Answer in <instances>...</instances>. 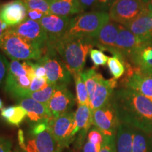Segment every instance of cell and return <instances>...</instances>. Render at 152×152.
<instances>
[{
	"label": "cell",
	"instance_id": "cell-29",
	"mask_svg": "<svg viewBox=\"0 0 152 152\" xmlns=\"http://www.w3.org/2000/svg\"><path fill=\"white\" fill-rule=\"evenodd\" d=\"M56 86H55V85L48 83V85L45 88L37 91V92L30 93L28 97H30L39 102V103L47 105L51 97H52L53 93L54 92L55 89H56Z\"/></svg>",
	"mask_w": 152,
	"mask_h": 152
},
{
	"label": "cell",
	"instance_id": "cell-49",
	"mask_svg": "<svg viewBox=\"0 0 152 152\" xmlns=\"http://www.w3.org/2000/svg\"><path fill=\"white\" fill-rule=\"evenodd\" d=\"M151 137H152V134H151Z\"/></svg>",
	"mask_w": 152,
	"mask_h": 152
},
{
	"label": "cell",
	"instance_id": "cell-4",
	"mask_svg": "<svg viewBox=\"0 0 152 152\" xmlns=\"http://www.w3.org/2000/svg\"><path fill=\"white\" fill-rule=\"evenodd\" d=\"M109 20V13L106 11H94L82 13L73 17L71 26L64 37L79 36L94 39L101 28Z\"/></svg>",
	"mask_w": 152,
	"mask_h": 152
},
{
	"label": "cell",
	"instance_id": "cell-17",
	"mask_svg": "<svg viewBox=\"0 0 152 152\" xmlns=\"http://www.w3.org/2000/svg\"><path fill=\"white\" fill-rule=\"evenodd\" d=\"M18 105L26 110L27 117L32 125L42 122H47L52 118L48 108L30 97H25L18 100Z\"/></svg>",
	"mask_w": 152,
	"mask_h": 152
},
{
	"label": "cell",
	"instance_id": "cell-14",
	"mask_svg": "<svg viewBox=\"0 0 152 152\" xmlns=\"http://www.w3.org/2000/svg\"><path fill=\"white\" fill-rule=\"evenodd\" d=\"M28 18V8L22 0H13L0 9V19L9 28L18 26Z\"/></svg>",
	"mask_w": 152,
	"mask_h": 152
},
{
	"label": "cell",
	"instance_id": "cell-9",
	"mask_svg": "<svg viewBox=\"0 0 152 152\" xmlns=\"http://www.w3.org/2000/svg\"><path fill=\"white\" fill-rule=\"evenodd\" d=\"M92 112V125L106 137H115L120 123L117 113L110 101Z\"/></svg>",
	"mask_w": 152,
	"mask_h": 152
},
{
	"label": "cell",
	"instance_id": "cell-41",
	"mask_svg": "<svg viewBox=\"0 0 152 152\" xmlns=\"http://www.w3.org/2000/svg\"><path fill=\"white\" fill-rule=\"evenodd\" d=\"M78 2L82 9V11H83V12H84L85 10L96 5L97 0H78Z\"/></svg>",
	"mask_w": 152,
	"mask_h": 152
},
{
	"label": "cell",
	"instance_id": "cell-48",
	"mask_svg": "<svg viewBox=\"0 0 152 152\" xmlns=\"http://www.w3.org/2000/svg\"><path fill=\"white\" fill-rule=\"evenodd\" d=\"M14 152H16V151H14Z\"/></svg>",
	"mask_w": 152,
	"mask_h": 152
},
{
	"label": "cell",
	"instance_id": "cell-12",
	"mask_svg": "<svg viewBox=\"0 0 152 152\" xmlns=\"http://www.w3.org/2000/svg\"><path fill=\"white\" fill-rule=\"evenodd\" d=\"M73 17H61L54 14H45L39 23L48 36L47 42H55L65 35L71 26Z\"/></svg>",
	"mask_w": 152,
	"mask_h": 152
},
{
	"label": "cell",
	"instance_id": "cell-23",
	"mask_svg": "<svg viewBox=\"0 0 152 152\" xmlns=\"http://www.w3.org/2000/svg\"><path fill=\"white\" fill-rule=\"evenodd\" d=\"M134 128L126 124L121 123L115 136L116 152H132Z\"/></svg>",
	"mask_w": 152,
	"mask_h": 152
},
{
	"label": "cell",
	"instance_id": "cell-15",
	"mask_svg": "<svg viewBox=\"0 0 152 152\" xmlns=\"http://www.w3.org/2000/svg\"><path fill=\"white\" fill-rule=\"evenodd\" d=\"M132 66L134 71L152 75V42H144L125 59Z\"/></svg>",
	"mask_w": 152,
	"mask_h": 152
},
{
	"label": "cell",
	"instance_id": "cell-24",
	"mask_svg": "<svg viewBox=\"0 0 152 152\" xmlns=\"http://www.w3.org/2000/svg\"><path fill=\"white\" fill-rule=\"evenodd\" d=\"M75 136L81 131L88 132L92 126V112L90 106L86 104L78 105L75 112Z\"/></svg>",
	"mask_w": 152,
	"mask_h": 152
},
{
	"label": "cell",
	"instance_id": "cell-19",
	"mask_svg": "<svg viewBox=\"0 0 152 152\" xmlns=\"http://www.w3.org/2000/svg\"><path fill=\"white\" fill-rule=\"evenodd\" d=\"M143 43L130 30L121 25L114 49L122 55L125 59H128L132 52Z\"/></svg>",
	"mask_w": 152,
	"mask_h": 152
},
{
	"label": "cell",
	"instance_id": "cell-13",
	"mask_svg": "<svg viewBox=\"0 0 152 152\" xmlns=\"http://www.w3.org/2000/svg\"><path fill=\"white\" fill-rule=\"evenodd\" d=\"M117 86L116 80L114 78L106 80L102 76L99 80L92 95L90 96V106L92 111L109 103Z\"/></svg>",
	"mask_w": 152,
	"mask_h": 152
},
{
	"label": "cell",
	"instance_id": "cell-20",
	"mask_svg": "<svg viewBox=\"0 0 152 152\" xmlns=\"http://www.w3.org/2000/svg\"><path fill=\"white\" fill-rule=\"evenodd\" d=\"M121 25L109 20L101 28L97 35L94 38L95 45L101 50H109L114 49Z\"/></svg>",
	"mask_w": 152,
	"mask_h": 152
},
{
	"label": "cell",
	"instance_id": "cell-32",
	"mask_svg": "<svg viewBox=\"0 0 152 152\" xmlns=\"http://www.w3.org/2000/svg\"><path fill=\"white\" fill-rule=\"evenodd\" d=\"M86 139L97 147H102L104 142V136L97 128H95L94 125H92L88 131Z\"/></svg>",
	"mask_w": 152,
	"mask_h": 152
},
{
	"label": "cell",
	"instance_id": "cell-5",
	"mask_svg": "<svg viewBox=\"0 0 152 152\" xmlns=\"http://www.w3.org/2000/svg\"><path fill=\"white\" fill-rule=\"evenodd\" d=\"M0 49L12 60L37 61L42 56V49L30 43L9 28L6 30Z\"/></svg>",
	"mask_w": 152,
	"mask_h": 152
},
{
	"label": "cell",
	"instance_id": "cell-37",
	"mask_svg": "<svg viewBox=\"0 0 152 152\" xmlns=\"http://www.w3.org/2000/svg\"><path fill=\"white\" fill-rule=\"evenodd\" d=\"M101 148L102 147H97L86 139L83 147H82V152H99Z\"/></svg>",
	"mask_w": 152,
	"mask_h": 152
},
{
	"label": "cell",
	"instance_id": "cell-28",
	"mask_svg": "<svg viewBox=\"0 0 152 152\" xmlns=\"http://www.w3.org/2000/svg\"><path fill=\"white\" fill-rule=\"evenodd\" d=\"M81 73H77L73 75L76 90V98H77V104L78 105H86L90 106V97L87 92L86 85L83 77H82Z\"/></svg>",
	"mask_w": 152,
	"mask_h": 152
},
{
	"label": "cell",
	"instance_id": "cell-38",
	"mask_svg": "<svg viewBox=\"0 0 152 152\" xmlns=\"http://www.w3.org/2000/svg\"><path fill=\"white\" fill-rule=\"evenodd\" d=\"M34 69H35V75L36 77H46V70L40 64L37 62L34 63Z\"/></svg>",
	"mask_w": 152,
	"mask_h": 152
},
{
	"label": "cell",
	"instance_id": "cell-43",
	"mask_svg": "<svg viewBox=\"0 0 152 152\" xmlns=\"http://www.w3.org/2000/svg\"><path fill=\"white\" fill-rule=\"evenodd\" d=\"M147 7L150 11L152 12V0H150L149 2L147 4Z\"/></svg>",
	"mask_w": 152,
	"mask_h": 152
},
{
	"label": "cell",
	"instance_id": "cell-21",
	"mask_svg": "<svg viewBox=\"0 0 152 152\" xmlns=\"http://www.w3.org/2000/svg\"><path fill=\"white\" fill-rule=\"evenodd\" d=\"M151 20L152 12L147 9L140 16L124 27L137 36L142 42H147L150 40Z\"/></svg>",
	"mask_w": 152,
	"mask_h": 152
},
{
	"label": "cell",
	"instance_id": "cell-47",
	"mask_svg": "<svg viewBox=\"0 0 152 152\" xmlns=\"http://www.w3.org/2000/svg\"><path fill=\"white\" fill-rule=\"evenodd\" d=\"M150 42H152V41H150Z\"/></svg>",
	"mask_w": 152,
	"mask_h": 152
},
{
	"label": "cell",
	"instance_id": "cell-1",
	"mask_svg": "<svg viewBox=\"0 0 152 152\" xmlns=\"http://www.w3.org/2000/svg\"><path fill=\"white\" fill-rule=\"evenodd\" d=\"M121 123L152 134V102L135 91L121 87L111 99Z\"/></svg>",
	"mask_w": 152,
	"mask_h": 152
},
{
	"label": "cell",
	"instance_id": "cell-3",
	"mask_svg": "<svg viewBox=\"0 0 152 152\" xmlns=\"http://www.w3.org/2000/svg\"><path fill=\"white\" fill-rule=\"evenodd\" d=\"M34 63L31 61L12 60L9 63L4 90L11 97L17 100L28 97L32 80L35 77Z\"/></svg>",
	"mask_w": 152,
	"mask_h": 152
},
{
	"label": "cell",
	"instance_id": "cell-26",
	"mask_svg": "<svg viewBox=\"0 0 152 152\" xmlns=\"http://www.w3.org/2000/svg\"><path fill=\"white\" fill-rule=\"evenodd\" d=\"M151 134L134 128L132 152H151Z\"/></svg>",
	"mask_w": 152,
	"mask_h": 152
},
{
	"label": "cell",
	"instance_id": "cell-30",
	"mask_svg": "<svg viewBox=\"0 0 152 152\" xmlns=\"http://www.w3.org/2000/svg\"><path fill=\"white\" fill-rule=\"evenodd\" d=\"M28 10H37L45 14H50L49 4L46 0H22Z\"/></svg>",
	"mask_w": 152,
	"mask_h": 152
},
{
	"label": "cell",
	"instance_id": "cell-22",
	"mask_svg": "<svg viewBox=\"0 0 152 152\" xmlns=\"http://www.w3.org/2000/svg\"><path fill=\"white\" fill-rule=\"evenodd\" d=\"M49 4L50 13L61 17H71L82 14L83 11L78 0H46Z\"/></svg>",
	"mask_w": 152,
	"mask_h": 152
},
{
	"label": "cell",
	"instance_id": "cell-46",
	"mask_svg": "<svg viewBox=\"0 0 152 152\" xmlns=\"http://www.w3.org/2000/svg\"><path fill=\"white\" fill-rule=\"evenodd\" d=\"M142 1H144V2L145 3V4H147L150 1V0H142Z\"/></svg>",
	"mask_w": 152,
	"mask_h": 152
},
{
	"label": "cell",
	"instance_id": "cell-44",
	"mask_svg": "<svg viewBox=\"0 0 152 152\" xmlns=\"http://www.w3.org/2000/svg\"><path fill=\"white\" fill-rule=\"evenodd\" d=\"M150 41H152V20H151V32H150Z\"/></svg>",
	"mask_w": 152,
	"mask_h": 152
},
{
	"label": "cell",
	"instance_id": "cell-33",
	"mask_svg": "<svg viewBox=\"0 0 152 152\" xmlns=\"http://www.w3.org/2000/svg\"><path fill=\"white\" fill-rule=\"evenodd\" d=\"M48 85L46 77H37L35 76L32 80L30 87V93L37 92L45 88Z\"/></svg>",
	"mask_w": 152,
	"mask_h": 152
},
{
	"label": "cell",
	"instance_id": "cell-36",
	"mask_svg": "<svg viewBox=\"0 0 152 152\" xmlns=\"http://www.w3.org/2000/svg\"><path fill=\"white\" fill-rule=\"evenodd\" d=\"M12 142L9 138L0 137V152H11Z\"/></svg>",
	"mask_w": 152,
	"mask_h": 152
},
{
	"label": "cell",
	"instance_id": "cell-42",
	"mask_svg": "<svg viewBox=\"0 0 152 152\" xmlns=\"http://www.w3.org/2000/svg\"><path fill=\"white\" fill-rule=\"evenodd\" d=\"M9 27L0 19V47H1V42H2L4 35L6 30L8 29Z\"/></svg>",
	"mask_w": 152,
	"mask_h": 152
},
{
	"label": "cell",
	"instance_id": "cell-40",
	"mask_svg": "<svg viewBox=\"0 0 152 152\" xmlns=\"http://www.w3.org/2000/svg\"><path fill=\"white\" fill-rule=\"evenodd\" d=\"M115 0H97L96 2V6L98 8H99L102 10H107V9H110L112 4L115 2Z\"/></svg>",
	"mask_w": 152,
	"mask_h": 152
},
{
	"label": "cell",
	"instance_id": "cell-35",
	"mask_svg": "<svg viewBox=\"0 0 152 152\" xmlns=\"http://www.w3.org/2000/svg\"><path fill=\"white\" fill-rule=\"evenodd\" d=\"M99 152H116L115 151V137H106Z\"/></svg>",
	"mask_w": 152,
	"mask_h": 152
},
{
	"label": "cell",
	"instance_id": "cell-2",
	"mask_svg": "<svg viewBox=\"0 0 152 152\" xmlns=\"http://www.w3.org/2000/svg\"><path fill=\"white\" fill-rule=\"evenodd\" d=\"M47 45L56 50L73 75L83 71L87 54L95 44L92 37L71 36Z\"/></svg>",
	"mask_w": 152,
	"mask_h": 152
},
{
	"label": "cell",
	"instance_id": "cell-8",
	"mask_svg": "<svg viewBox=\"0 0 152 152\" xmlns=\"http://www.w3.org/2000/svg\"><path fill=\"white\" fill-rule=\"evenodd\" d=\"M147 9V4L142 0H115L109 15L110 20L126 26Z\"/></svg>",
	"mask_w": 152,
	"mask_h": 152
},
{
	"label": "cell",
	"instance_id": "cell-16",
	"mask_svg": "<svg viewBox=\"0 0 152 152\" xmlns=\"http://www.w3.org/2000/svg\"><path fill=\"white\" fill-rule=\"evenodd\" d=\"M122 87L140 93L152 102V75L134 71L121 80Z\"/></svg>",
	"mask_w": 152,
	"mask_h": 152
},
{
	"label": "cell",
	"instance_id": "cell-31",
	"mask_svg": "<svg viewBox=\"0 0 152 152\" xmlns=\"http://www.w3.org/2000/svg\"><path fill=\"white\" fill-rule=\"evenodd\" d=\"M90 58L95 67L105 66L107 64L109 57L100 49H92L90 52Z\"/></svg>",
	"mask_w": 152,
	"mask_h": 152
},
{
	"label": "cell",
	"instance_id": "cell-18",
	"mask_svg": "<svg viewBox=\"0 0 152 152\" xmlns=\"http://www.w3.org/2000/svg\"><path fill=\"white\" fill-rule=\"evenodd\" d=\"M26 152H61L49 128L31 137L26 145Z\"/></svg>",
	"mask_w": 152,
	"mask_h": 152
},
{
	"label": "cell",
	"instance_id": "cell-10",
	"mask_svg": "<svg viewBox=\"0 0 152 152\" xmlns=\"http://www.w3.org/2000/svg\"><path fill=\"white\" fill-rule=\"evenodd\" d=\"M11 28L20 37L39 47L42 51L48 42L46 31L39 21L27 18L21 23Z\"/></svg>",
	"mask_w": 152,
	"mask_h": 152
},
{
	"label": "cell",
	"instance_id": "cell-45",
	"mask_svg": "<svg viewBox=\"0 0 152 152\" xmlns=\"http://www.w3.org/2000/svg\"><path fill=\"white\" fill-rule=\"evenodd\" d=\"M3 109V102H2V100L0 99V109Z\"/></svg>",
	"mask_w": 152,
	"mask_h": 152
},
{
	"label": "cell",
	"instance_id": "cell-6",
	"mask_svg": "<svg viewBox=\"0 0 152 152\" xmlns=\"http://www.w3.org/2000/svg\"><path fill=\"white\" fill-rule=\"evenodd\" d=\"M37 63L40 64L46 70V78L49 84L58 86L70 84L71 73L61 57L56 50L46 45L42 49V56Z\"/></svg>",
	"mask_w": 152,
	"mask_h": 152
},
{
	"label": "cell",
	"instance_id": "cell-11",
	"mask_svg": "<svg viewBox=\"0 0 152 152\" xmlns=\"http://www.w3.org/2000/svg\"><path fill=\"white\" fill-rule=\"evenodd\" d=\"M75 104V96L67 88V86L58 85L56 87L47 106L52 118H56L71 112Z\"/></svg>",
	"mask_w": 152,
	"mask_h": 152
},
{
	"label": "cell",
	"instance_id": "cell-34",
	"mask_svg": "<svg viewBox=\"0 0 152 152\" xmlns=\"http://www.w3.org/2000/svg\"><path fill=\"white\" fill-rule=\"evenodd\" d=\"M9 63L3 55L0 54V87L4 84Z\"/></svg>",
	"mask_w": 152,
	"mask_h": 152
},
{
	"label": "cell",
	"instance_id": "cell-27",
	"mask_svg": "<svg viewBox=\"0 0 152 152\" xmlns=\"http://www.w3.org/2000/svg\"><path fill=\"white\" fill-rule=\"evenodd\" d=\"M107 66L111 75H113V78L116 80L123 77L126 72L125 60L124 57L119 53L114 54L113 56L109 57Z\"/></svg>",
	"mask_w": 152,
	"mask_h": 152
},
{
	"label": "cell",
	"instance_id": "cell-39",
	"mask_svg": "<svg viewBox=\"0 0 152 152\" xmlns=\"http://www.w3.org/2000/svg\"><path fill=\"white\" fill-rule=\"evenodd\" d=\"M45 14L37 10H28V18L30 20L39 21L42 17L45 16Z\"/></svg>",
	"mask_w": 152,
	"mask_h": 152
},
{
	"label": "cell",
	"instance_id": "cell-25",
	"mask_svg": "<svg viewBox=\"0 0 152 152\" xmlns=\"http://www.w3.org/2000/svg\"><path fill=\"white\" fill-rule=\"evenodd\" d=\"M0 114L9 124L14 126H19L26 117H27L26 110L20 105L3 108L1 109Z\"/></svg>",
	"mask_w": 152,
	"mask_h": 152
},
{
	"label": "cell",
	"instance_id": "cell-7",
	"mask_svg": "<svg viewBox=\"0 0 152 152\" xmlns=\"http://www.w3.org/2000/svg\"><path fill=\"white\" fill-rule=\"evenodd\" d=\"M75 113L71 111L49 120V129L60 151L68 147L75 139Z\"/></svg>",
	"mask_w": 152,
	"mask_h": 152
}]
</instances>
